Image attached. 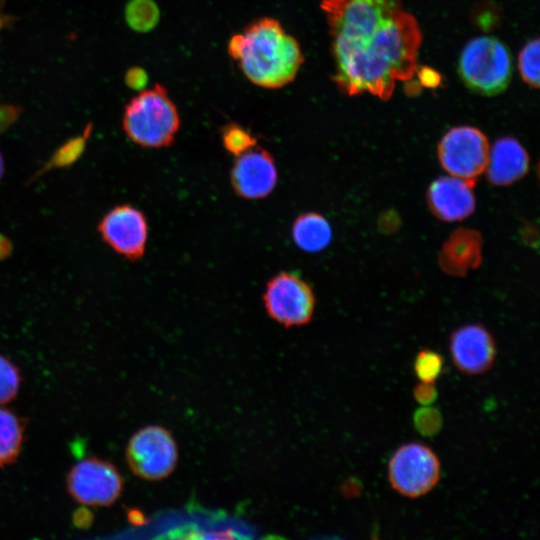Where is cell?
Masks as SVG:
<instances>
[{"label": "cell", "mask_w": 540, "mask_h": 540, "mask_svg": "<svg viewBox=\"0 0 540 540\" xmlns=\"http://www.w3.org/2000/svg\"><path fill=\"white\" fill-rule=\"evenodd\" d=\"M330 37L333 81L350 96L369 93L388 100L396 81L416 72L421 31L403 8L387 19Z\"/></svg>", "instance_id": "6da1fadb"}, {"label": "cell", "mask_w": 540, "mask_h": 540, "mask_svg": "<svg viewBox=\"0 0 540 540\" xmlns=\"http://www.w3.org/2000/svg\"><path fill=\"white\" fill-rule=\"evenodd\" d=\"M228 54L254 85L279 89L295 80L304 62L301 47L279 20L260 17L228 41Z\"/></svg>", "instance_id": "7a4b0ae2"}, {"label": "cell", "mask_w": 540, "mask_h": 540, "mask_svg": "<svg viewBox=\"0 0 540 540\" xmlns=\"http://www.w3.org/2000/svg\"><path fill=\"white\" fill-rule=\"evenodd\" d=\"M122 127L126 136L143 148L171 146L180 128V116L165 86L156 83L138 91L124 108Z\"/></svg>", "instance_id": "3957f363"}, {"label": "cell", "mask_w": 540, "mask_h": 540, "mask_svg": "<svg viewBox=\"0 0 540 540\" xmlns=\"http://www.w3.org/2000/svg\"><path fill=\"white\" fill-rule=\"evenodd\" d=\"M459 74L472 91L486 96L499 94L511 80V54L506 45L495 37L473 38L461 52Z\"/></svg>", "instance_id": "277c9868"}, {"label": "cell", "mask_w": 540, "mask_h": 540, "mask_svg": "<svg viewBox=\"0 0 540 540\" xmlns=\"http://www.w3.org/2000/svg\"><path fill=\"white\" fill-rule=\"evenodd\" d=\"M387 476L391 488L399 495L409 499L423 497L440 481V458L423 443H404L391 455Z\"/></svg>", "instance_id": "5b68a950"}, {"label": "cell", "mask_w": 540, "mask_h": 540, "mask_svg": "<svg viewBox=\"0 0 540 540\" xmlns=\"http://www.w3.org/2000/svg\"><path fill=\"white\" fill-rule=\"evenodd\" d=\"M125 458L131 472L147 481H160L175 470L179 451L172 433L160 425H147L129 439Z\"/></svg>", "instance_id": "8992f818"}, {"label": "cell", "mask_w": 540, "mask_h": 540, "mask_svg": "<svg viewBox=\"0 0 540 540\" xmlns=\"http://www.w3.org/2000/svg\"><path fill=\"white\" fill-rule=\"evenodd\" d=\"M263 304L268 316L278 324L300 327L312 320L316 298L304 278L291 271H281L266 283Z\"/></svg>", "instance_id": "52a82bcc"}, {"label": "cell", "mask_w": 540, "mask_h": 540, "mask_svg": "<svg viewBox=\"0 0 540 540\" xmlns=\"http://www.w3.org/2000/svg\"><path fill=\"white\" fill-rule=\"evenodd\" d=\"M123 487L118 468L109 460L95 456L76 462L66 476L68 494L84 506H111L121 496Z\"/></svg>", "instance_id": "ba28073f"}, {"label": "cell", "mask_w": 540, "mask_h": 540, "mask_svg": "<svg viewBox=\"0 0 540 540\" xmlns=\"http://www.w3.org/2000/svg\"><path fill=\"white\" fill-rule=\"evenodd\" d=\"M489 149L488 139L481 130L456 126L441 138L437 155L449 175L475 182L485 171Z\"/></svg>", "instance_id": "9c48e42d"}, {"label": "cell", "mask_w": 540, "mask_h": 540, "mask_svg": "<svg viewBox=\"0 0 540 540\" xmlns=\"http://www.w3.org/2000/svg\"><path fill=\"white\" fill-rule=\"evenodd\" d=\"M97 230L102 240L125 259L137 261L145 254L149 225L139 208L127 203L114 206L101 218Z\"/></svg>", "instance_id": "30bf717a"}, {"label": "cell", "mask_w": 540, "mask_h": 540, "mask_svg": "<svg viewBox=\"0 0 540 540\" xmlns=\"http://www.w3.org/2000/svg\"><path fill=\"white\" fill-rule=\"evenodd\" d=\"M277 182L278 170L273 155L258 145L237 156L230 171L234 193L246 200L266 198Z\"/></svg>", "instance_id": "8fae6325"}, {"label": "cell", "mask_w": 540, "mask_h": 540, "mask_svg": "<svg viewBox=\"0 0 540 540\" xmlns=\"http://www.w3.org/2000/svg\"><path fill=\"white\" fill-rule=\"evenodd\" d=\"M449 352L456 369L469 376L488 372L497 357V346L491 332L482 324H467L449 337Z\"/></svg>", "instance_id": "7c38bea8"}, {"label": "cell", "mask_w": 540, "mask_h": 540, "mask_svg": "<svg viewBox=\"0 0 540 540\" xmlns=\"http://www.w3.org/2000/svg\"><path fill=\"white\" fill-rule=\"evenodd\" d=\"M475 182L452 175L434 180L427 192V202L432 213L448 222L460 221L475 209Z\"/></svg>", "instance_id": "4fadbf2b"}, {"label": "cell", "mask_w": 540, "mask_h": 540, "mask_svg": "<svg viewBox=\"0 0 540 540\" xmlns=\"http://www.w3.org/2000/svg\"><path fill=\"white\" fill-rule=\"evenodd\" d=\"M482 247L483 240L478 231L459 228L444 242L439 254V265L449 275L465 276L479 266Z\"/></svg>", "instance_id": "5bb4252c"}, {"label": "cell", "mask_w": 540, "mask_h": 540, "mask_svg": "<svg viewBox=\"0 0 540 540\" xmlns=\"http://www.w3.org/2000/svg\"><path fill=\"white\" fill-rule=\"evenodd\" d=\"M528 168V153L515 138L502 137L489 149L485 172L494 185H509L521 179Z\"/></svg>", "instance_id": "9a60e30c"}, {"label": "cell", "mask_w": 540, "mask_h": 540, "mask_svg": "<svg viewBox=\"0 0 540 540\" xmlns=\"http://www.w3.org/2000/svg\"><path fill=\"white\" fill-rule=\"evenodd\" d=\"M291 234L296 246L309 253L324 250L332 240L330 223L317 212L299 214L292 224Z\"/></svg>", "instance_id": "2e32d148"}, {"label": "cell", "mask_w": 540, "mask_h": 540, "mask_svg": "<svg viewBox=\"0 0 540 540\" xmlns=\"http://www.w3.org/2000/svg\"><path fill=\"white\" fill-rule=\"evenodd\" d=\"M26 421L10 408L0 406V469L13 464L19 457Z\"/></svg>", "instance_id": "e0dca14e"}, {"label": "cell", "mask_w": 540, "mask_h": 540, "mask_svg": "<svg viewBox=\"0 0 540 540\" xmlns=\"http://www.w3.org/2000/svg\"><path fill=\"white\" fill-rule=\"evenodd\" d=\"M127 25L135 32L147 33L160 20V9L154 0H129L124 9Z\"/></svg>", "instance_id": "ac0fdd59"}, {"label": "cell", "mask_w": 540, "mask_h": 540, "mask_svg": "<svg viewBox=\"0 0 540 540\" xmlns=\"http://www.w3.org/2000/svg\"><path fill=\"white\" fill-rule=\"evenodd\" d=\"M91 132L92 124H88L80 135L69 139L61 145L40 170V173L55 167H66L77 161L84 152Z\"/></svg>", "instance_id": "d6986e66"}, {"label": "cell", "mask_w": 540, "mask_h": 540, "mask_svg": "<svg viewBox=\"0 0 540 540\" xmlns=\"http://www.w3.org/2000/svg\"><path fill=\"white\" fill-rule=\"evenodd\" d=\"M221 142L224 149L237 157L257 145L252 132L237 123H229L222 128Z\"/></svg>", "instance_id": "ffe728a7"}, {"label": "cell", "mask_w": 540, "mask_h": 540, "mask_svg": "<svg viewBox=\"0 0 540 540\" xmlns=\"http://www.w3.org/2000/svg\"><path fill=\"white\" fill-rule=\"evenodd\" d=\"M444 368L443 356L430 348L419 350L413 360V371L419 381L435 382Z\"/></svg>", "instance_id": "44dd1931"}, {"label": "cell", "mask_w": 540, "mask_h": 540, "mask_svg": "<svg viewBox=\"0 0 540 540\" xmlns=\"http://www.w3.org/2000/svg\"><path fill=\"white\" fill-rule=\"evenodd\" d=\"M22 380L19 367L8 357L0 354V405L16 398Z\"/></svg>", "instance_id": "7402d4cb"}, {"label": "cell", "mask_w": 540, "mask_h": 540, "mask_svg": "<svg viewBox=\"0 0 540 540\" xmlns=\"http://www.w3.org/2000/svg\"><path fill=\"white\" fill-rule=\"evenodd\" d=\"M539 39L529 41L520 51L518 68L522 79L528 85L539 87Z\"/></svg>", "instance_id": "603a6c76"}, {"label": "cell", "mask_w": 540, "mask_h": 540, "mask_svg": "<svg viewBox=\"0 0 540 540\" xmlns=\"http://www.w3.org/2000/svg\"><path fill=\"white\" fill-rule=\"evenodd\" d=\"M412 422L415 430L424 437L436 436L443 428V416L440 410L432 405L416 409Z\"/></svg>", "instance_id": "cb8c5ba5"}, {"label": "cell", "mask_w": 540, "mask_h": 540, "mask_svg": "<svg viewBox=\"0 0 540 540\" xmlns=\"http://www.w3.org/2000/svg\"><path fill=\"white\" fill-rule=\"evenodd\" d=\"M412 396L421 406L432 405L438 397L435 382L419 381L412 389Z\"/></svg>", "instance_id": "d4e9b609"}, {"label": "cell", "mask_w": 540, "mask_h": 540, "mask_svg": "<svg viewBox=\"0 0 540 540\" xmlns=\"http://www.w3.org/2000/svg\"><path fill=\"white\" fill-rule=\"evenodd\" d=\"M23 109L19 105L0 103V134L7 131L21 116Z\"/></svg>", "instance_id": "484cf974"}, {"label": "cell", "mask_w": 540, "mask_h": 540, "mask_svg": "<svg viewBox=\"0 0 540 540\" xmlns=\"http://www.w3.org/2000/svg\"><path fill=\"white\" fill-rule=\"evenodd\" d=\"M149 77L145 69L134 66L129 68L124 76L126 86L135 91H141L146 88Z\"/></svg>", "instance_id": "4316f807"}, {"label": "cell", "mask_w": 540, "mask_h": 540, "mask_svg": "<svg viewBox=\"0 0 540 540\" xmlns=\"http://www.w3.org/2000/svg\"><path fill=\"white\" fill-rule=\"evenodd\" d=\"M419 79L423 86L434 88L440 84V75L429 67H423L419 71Z\"/></svg>", "instance_id": "83f0119b"}, {"label": "cell", "mask_w": 540, "mask_h": 540, "mask_svg": "<svg viewBox=\"0 0 540 540\" xmlns=\"http://www.w3.org/2000/svg\"><path fill=\"white\" fill-rule=\"evenodd\" d=\"M12 251V245L9 239L0 235V259L6 258Z\"/></svg>", "instance_id": "f1b7e54d"}, {"label": "cell", "mask_w": 540, "mask_h": 540, "mask_svg": "<svg viewBox=\"0 0 540 540\" xmlns=\"http://www.w3.org/2000/svg\"><path fill=\"white\" fill-rule=\"evenodd\" d=\"M4 0H0V31L10 25L13 18L4 11Z\"/></svg>", "instance_id": "f546056e"}, {"label": "cell", "mask_w": 540, "mask_h": 540, "mask_svg": "<svg viewBox=\"0 0 540 540\" xmlns=\"http://www.w3.org/2000/svg\"><path fill=\"white\" fill-rule=\"evenodd\" d=\"M4 172H5V162H4L3 155L0 151V180L2 179L4 175Z\"/></svg>", "instance_id": "4dcf8cb0"}]
</instances>
